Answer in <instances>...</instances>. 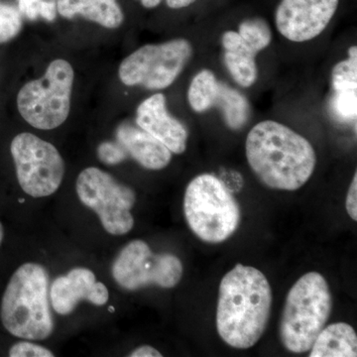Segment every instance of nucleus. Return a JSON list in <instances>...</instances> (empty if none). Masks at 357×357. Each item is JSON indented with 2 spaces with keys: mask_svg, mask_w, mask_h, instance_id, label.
Masks as SVG:
<instances>
[{
  "mask_svg": "<svg viewBox=\"0 0 357 357\" xmlns=\"http://www.w3.org/2000/svg\"><path fill=\"white\" fill-rule=\"evenodd\" d=\"M272 301L271 286L260 270L232 268L218 291L217 330L223 342L238 349L255 347L266 330Z\"/></svg>",
  "mask_w": 357,
  "mask_h": 357,
  "instance_id": "f257e3e1",
  "label": "nucleus"
},
{
  "mask_svg": "<svg viewBox=\"0 0 357 357\" xmlns=\"http://www.w3.org/2000/svg\"><path fill=\"white\" fill-rule=\"evenodd\" d=\"M245 150L256 177L271 189L299 190L316 168V152L310 141L280 122L256 124L249 131Z\"/></svg>",
  "mask_w": 357,
  "mask_h": 357,
  "instance_id": "f03ea898",
  "label": "nucleus"
},
{
  "mask_svg": "<svg viewBox=\"0 0 357 357\" xmlns=\"http://www.w3.org/2000/svg\"><path fill=\"white\" fill-rule=\"evenodd\" d=\"M49 274L42 265H21L7 284L0 319L14 337L26 340L50 337L55 328L49 300Z\"/></svg>",
  "mask_w": 357,
  "mask_h": 357,
  "instance_id": "7ed1b4c3",
  "label": "nucleus"
},
{
  "mask_svg": "<svg viewBox=\"0 0 357 357\" xmlns=\"http://www.w3.org/2000/svg\"><path fill=\"white\" fill-rule=\"evenodd\" d=\"M333 298L325 277L309 272L294 284L282 312L280 338L293 354L310 351L332 312Z\"/></svg>",
  "mask_w": 357,
  "mask_h": 357,
  "instance_id": "20e7f679",
  "label": "nucleus"
},
{
  "mask_svg": "<svg viewBox=\"0 0 357 357\" xmlns=\"http://www.w3.org/2000/svg\"><path fill=\"white\" fill-rule=\"evenodd\" d=\"M185 220L195 236L208 243H220L236 234L241 225L238 202L220 178L202 174L192 178L184 197Z\"/></svg>",
  "mask_w": 357,
  "mask_h": 357,
  "instance_id": "39448f33",
  "label": "nucleus"
},
{
  "mask_svg": "<svg viewBox=\"0 0 357 357\" xmlns=\"http://www.w3.org/2000/svg\"><path fill=\"white\" fill-rule=\"evenodd\" d=\"M75 74L63 59L53 61L44 76L23 86L17 96L21 116L33 128L51 130L62 126L70 110Z\"/></svg>",
  "mask_w": 357,
  "mask_h": 357,
  "instance_id": "423d86ee",
  "label": "nucleus"
},
{
  "mask_svg": "<svg viewBox=\"0 0 357 357\" xmlns=\"http://www.w3.org/2000/svg\"><path fill=\"white\" fill-rule=\"evenodd\" d=\"M76 189L81 203L95 211L109 234L124 236L133 229L131 210L136 195L130 187L100 169L89 167L79 173Z\"/></svg>",
  "mask_w": 357,
  "mask_h": 357,
  "instance_id": "0eeeda50",
  "label": "nucleus"
},
{
  "mask_svg": "<svg viewBox=\"0 0 357 357\" xmlns=\"http://www.w3.org/2000/svg\"><path fill=\"white\" fill-rule=\"evenodd\" d=\"M192 55V45L185 39L145 45L122 61L119 79L128 86L164 89L180 76Z\"/></svg>",
  "mask_w": 357,
  "mask_h": 357,
  "instance_id": "6e6552de",
  "label": "nucleus"
},
{
  "mask_svg": "<svg viewBox=\"0 0 357 357\" xmlns=\"http://www.w3.org/2000/svg\"><path fill=\"white\" fill-rule=\"evenodd\" d=\"M21 189L33 198L57 192L65 175V162L57 148L32 133H20L10 145Z\"/></svg>",
  "mask_w": 357,
  "mask_h": 357,
  "instance_id": "1a4fd4ad",
  "label": "nucleus"
},
{
  "mask_svg": "<svg viewBox=\"0 0 357 357\" xmlns=\"http://www.w3.org/2000/svg\"><path fill=\"white\" fill-rule=\"evenodd\" d=\"M112 277L128 291L157 285L173 288L183 276V264L171 253L155 255L145 241H132L121 249L112 268Z\"/></svg>",
  "mask_w": 357,
  "mask_h": 357,
  "instance_id": "9d476101",
  "label": "nucleus"
},
{
  "mask_svg": "<svg viewBox=\"0 0 357 357\" xmlns=\"http://www.w3.org/2000/svg\"><path fill=\"white\" fill-rule=\"evenodd\" d=\"M340 0H281L275 13L277 30L289 41H311L330 24Z\"/></svg>",
  "mask_w": 357,
  "mask_h": 357,
  "instance_id": "9b49d317",
  "label": "nucleus"
},
{
  "mask_svg": "<svg viewBox=\"0 0 357 357\" xmlns=\"http://www.w3.org/2000/svg\"><path fill=\"white\" fill-rule=\"evenodd\" d=\"M109 299L107 286L96 281L95 273L88 268H74L69 273L59 276L51 285L52 307L62 316L74 312L81 301L102 307L107 304Z\"/></svg>",
  "mask_w": 357,
  "mask_h": 357,
  "instance_id": "f8f14e48",
  "label": "nucleus"
},
{
  "mask_svg": "<svg viewBox=\"0 0 357 357\" xmlns=\"http://www.w3.org/2000/svg\"><path fill=\"white\" fill-rule=\"evenodd\" d=\"M136 123L163 143L172 153L182 154L187 149V128L169 114L163 93H156L140 103L136 112Z\"/></svg>",
  "mask_w": 357,
  "mask_h": 357,
  "instance_id": "ddd939ff",
  "label": "nucleus"
},
{
  "mask_svg": "<svg viewBox=\"0 0 357 357\" xmlns=\"http://www.w3.org/2000/svg\"><path fill=\"white\" fill-rule=\"evenodd\" d=\"M198 107L199 112L218 107L222 112L225 123L234 130L243 128L250 115V107L245 96L218 82L215 76L208 77L204 83Z\"/></svg>",
  "mask_w": 357,
  "mask_h": 357,
  "instance_id": "4468645a",
  "label": "nucleus"
},
{
  "mask_svg": "<svg viewBox=\"0 0 357 357\" xmlns=\"http://www.w3.org/2000/svg\"><path fill=\"white\" fill-rule=\"evenodd\" d=\"M116 139L129 156L148 170H162L172 160V152L139 126L122 123L117 128Z\"/></svg>",
  "mask_w": 357,
  "mask_h": 357,
  "instance_id": "2eb2a0df",
  "label": "nucleus"
},
{
  "mask_svg": "<svg viewBox=\"0 0 357 357\" xmlns=\"http://www.w3.org/2000/svg\"><path fill=\"white\" fill-rule=\"evenodd\" d=\"M222 41L225 66L232 79L243 88H250L257 81V53L245 43L238 32L223 33Z\"/></svg>",
  "mask_w": 357,
  "mask_h": 357,
  "instance_id": "dca6fc26",
  "label": "nucleus"
},
{
  "mask_svg": "<svg viewBox=\"0 0 357 357\" xmlns=\"http://www.w3.org/2000/svg\"><path fill=\"white\" fill-rule=\"evenodd\" d=\"M57 11L68 20L79 15L109 29L119 28L124 20L117 0H58Z\"/></svg>",
  "mask_w": 357,
  "mask_h": 357,
  "instance_id": "f3484780",
  "label": "nucleus"
},
{
  "mask_svg": "<svg viewBox=\"0 0 357 357\" xmlns=\"http://www.w3.org/2000/svg\"><path fill=\"white\" fill-rule=\"evenodd\" d=\"M310 357H356L357 335L351 325L335 323L325 326L314 340Z\"/></svg>",
  "mask_w": 357,
  "mask_h": 357,
  "instance_id": "a211bd4d",
  "label": "nucleus"
},
{
  "mask_svg": "<svg viewBox=\"0 0 357 357\" xmlns=\"http://www.w3.org/2000/svg\"><path fill=\"white\" fill-rule=\"evenodd\" d=\"M238 34L257 54L266 49L272 42L271 28L263 18L244 20L239 25Z\"/></svg>",
  "mask_w": 357,
  "mask_h": 357,
  "instance_id": "6ab92c4d",
  "label": "nucleus"
},
{
  "mask_svg": "<svg viewBox=\"0 0 357 357\" xmlns=\"http://www.w3.org/2000/svg\"><path fill=\"white\" fill-rule=\"evenodd\" d=\"M58 0H18L21 15L29 20H44L52 22L57 17Z\"/></svg>",
  "mask_w": 357,
  "mask_h": 357,
  "instance_id": "aec40b11",
  "label": "nucleus"
},
{
  "mask_svg": "<svg viewBox=\"0 0 357 357\" xmlns=\"http://www.w3.org/2000/svg\"><path fill=\"white\" fill-rule=\"evenodd\" d=\"M22 15L17 7L0 2V43L10 41L20 34Z\"/></svg>",
  "mask_w": 357,
  "mask_h": 357,
  "instance_id": "412c9836",
  "label": "nucleus"
},
{
  "mask_svg": "<svg viewBox=\"0 0 357 357\" xmlns=\"http://www.w3.org/2000/svg\"><path fill=\"white\" fill-rule=\"evenodd\" d=\"M357 89H340L335 91L333 109L338 119L345 121H356Z\"/></svg>",
  "mask_w": 357,
  "mask_h": 357,
  "instance_id": "4be33fe9",
  "label": "nucleus"
},
{
  "mask_svg": "<svg viewBox=\"0 0 357 357\" xmlns=\"http://www.w3.org/2000/svg\"><path fill=\"white\" fill-rule=\"evenodd\" d=\"M126 150L119 142L105 141L98 147V157L107 165H117L128 158Z\"/></svg>",
  "mask_w": 357,
  "mask_h": 357,
  "instance_id": "5701e85b",
  "label": "nucleus"
},
{
  "mask_svg": "<svg viewBox=\"0 0 357 357\" xmlns=\"http://www.w3.org/2000/svg\"><path fill=\"white\" fill-rule=\"evenodd\" d=\"M10 357H53L50 349L30 342H20L9 349Z\"/></svg>",
  "mask_w": 357,
  "mask_h": 357,
  "instance_id": "b1692460",
  "label": "nucleus"
},
{
  "mask_svg": "<svg viewBox=\"0 0 357 357\" xmlns=\"http://www.w3.org/2000/svg\"><path fill=\"white\" fill-rule=\"evenodd\" d=\"M347 211L349 217L356 222L357 220V174H354L351 187L347 192V202H345Z\"/></svg>",
  "mask_w": 357,
  "mask_h": 357,
  "instance_id": "393cba45",
  "label": "nucleus"
},
{
  "mask_svg": "<svg viewBox=\"0 0 357 357\" xmlns=\"http://www.w3.org/2000/svg\"><path fill=\"white\" fill-rule=\"evenodd\" d=\"M130 357H162L161 352L157 351L154 347L150 345H142V347H137L134 349L130 354Z\"/></svg>",
  "mask_w": 357,
  "mask_h": 357,
  "instance_id": "a878e982",
  "label": "nucleus"
},
{
  "mask_svg": "<svg viewBox=\"0 0 357 357\" xmlns=\"http://www.w3.org/2000/svg\"><path fill=\"white\" fill-rule=\"evenodd\" d=\"M197 0H167V6L173 9L184 8L191 6Z\"/></svg>",
  "mask_w": 357,
  "mask_h": 357,
  "instance_id": "bb28decb",
  "label": "nucleus"
},
{
  "mask_svg": "<svg viewBox=\"0 0 357 357\" xmlns=\"http://www.w3.org/2000/svg\"><path fill=\"white\" fill-rule=\"evenodd\" d=\"M161 0H141V3L146 8H154L158 6Z\"/></svg>",
  "mask_w": 357,
  "mask_h": 357,
  "instance_id": "cd10ccee",
  "label": "nucleus"
},
{
  "mask_svg": "<svg viewBox=\"0 0 357 357\" xmlns=\"http://www.w3.org/2000/svg\"><path fill=\"white\" fill-rule=\"evenodd\" d=\"M3 236H4L3 227H2V223L0 222V245H1L2 241H3Z\"/></svg>",
  "mask_w": 357,
  "mask_h": 357,
  "instance_id": "c85d7f7f",
  "label": "nucleus"
},
{
  "mask_svg": "<svg viewBox=\"0 0 357 357\" xmlns=\"http://www.w3.org/2000/svg\"><path fill=\"white\" fill-rule=\"evenodd\" d=\"M109 312H114V307H109Z\"/></svg>",
  "mask_w": 357,
  "mask_h": 357,
  "instance_id": "c756f323",
  "label": "nucleus"
}]
</instances>
